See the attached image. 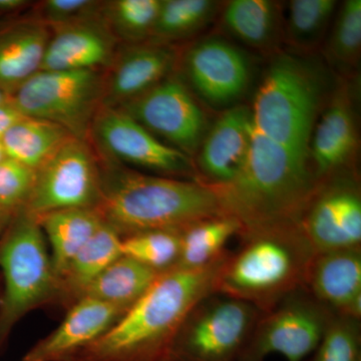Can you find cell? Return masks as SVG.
<instances>
[{"label":"cell","mask_w":361,"mask_h":361,"mask_svg":"<svg viewBox=\"0 0 361 361\" xmlns=\"http://www.w3.org/2000/svg\"><path fill=\"white\" fill-rule=\"evenodd\" d=\"M262 311L210 294L190 311L171 348V361H240Z\"/></svg>","instance_id":"52a82bcc"},{"label":"cell","mask_w":361,"mask_h":361,"mask_svg":"<svg viewBox=\"0 0 361 361\" xmlns=\"http://www.w3.org/2000/svg\"><path fill=\"white\" fill-rule=\"evenodd\" d=\"M299 225L316 253L361 247V188L356 169L318 180Z\"/></svg>","instance_id":"4fadbf2b"},{"label":"cell","mask_w":361,"mask_h":361,"mask_svg":"<svg viewBox=\"0 0 361 361\" xmlns=\"http://www.w3.org/2000/svg\"><path fill=\"white\" fill-rule=\"evenodd\" d=\"M37 171L6 158L0 161V208L16 213L27 203Z\"/></svg>","instance_id":"836d02e7"},{"label":"cell","mask_w":361,"mask_h":361,"mask_svg":"<svg viewBox=\"0 0 361 361\" xmlns=\"http://www.w3.org/2000/svg\"><path fill=\"white\" fill-rule=\"evenodd\" d=\"M125 313L111 304L82 297L68 308L58 329L37 342L23 361H68L101 338Z\"/></svg>","instance_id":"d6986e66"},{"label":"cell","mask_w":361,"mask_h":361,"mask_svg":"<svg viewBox=\"0 0 361 361\" xmlns=\"http://www.w3.org/2000/svg\"><path fill=\"white\" fill-rule=\"evenodd\" d=\"M331 92L324 70L315 61L296 54L278 52L254 97V128L310 164L311 135Z\"/></svg>","instance_id":"5b68a950"},{"label":"cell","mask_w":361,"mask_h":361,"mask_svg":"<svg viewBox=\"0 0 361 361\" xmlns=\"http://www.w3.org/2000/svg\"><path fill=\"white\" fill-rule=\"evenodd\" d=\"M16 213L7 211L6 209L0 208V239L4 236L6 233L7 227L11 224V219Z\"/></svg>","instance_id":"74e56055"},{"label":"cell","mask_w":361,"mask_h":361,"mask_svg":"<svg viewBox=\"0 0 361 361\" xmlns=\"http://www.w3.org/2000/svg\"><path fill=\"white\" fill-rule=\"evenodd\" d=\"M51 246L52 266L59 279L73 258L104 224L96 209H68L37 217Z\"/></svg>","instance_id":"603a6c76"},{"label":"cell","mask_w":361,"mask_h":361,"mask_svg":"<svg viewBox=\"0 0 361 361\" xmlns=\"http://www.w3.org/2000/svg\"><path fill=\"white\" fill-rule=\"evenodd\" d=\"M180 252L176 269H199L224 256L228 242L239 236L242 225L231 215H220L192 223L180 230Z\"/></svg>","instance_id":"484cf974"},{"label":"cell","mask_w":361,"mask_h":361,"mask_svg":"<svg viewBox=\"0 0 361 361\" xmlns=\"http://www.w3.org/2000/svg\"><path fill=\"white\" fill-rule=\"evenodd\" d=\"M159 276L155 271L122 255L92 282L82 297L111 304L127 312Z\"/></svg>","instance_id":"4316f807"},{"label":"cell","mask_w":361,"mask_h":361,"mask_svg":"<svg viewBox=\"0 0 361 361\" xmlns=\"http://www.w3.org/2000/svg\"><path fill=\"white\" fill-rule=\"evenodd\" d=\"M6 153H4V147H2L1 142H0V161L4 160V159H6Z\"/></svg>","instance_id":"ab89813d"},{"label":"cell","mask_w":361,"mask_h":361,"mask_svg":"<svg viewBox=\"0 0 361 361\" xmlns=\"http://www.w3.org/2000/svg\"><path fill=\"white\" fill-rule=\"evenodd\" d=\"M118 44L103 11L92 18L51 27L42 71H106L115 59Z\"/></svg>","instance_id":"ac0fdd59"},{"label":"cell","mask_w":361,"mask_h":361,"mask_svg":"<svg viewBox=\"0 0 361 361\" xmlns=\"http://www.w3.org/2000/svg\"><path fill=\"white\" fill-rule=\"evenodd\" d=\"M0 351L30 311L58 300L59 279L35 216L20 209L0 239Z\"/></svg>","instance_id":"8992f818"},{"label":"cell","mask_w":361,"mask_h":361,"mask_svg":"<svg viewBox=\"0 0 361 361\" xmlns=\"http://www.w3.org/2000/svg\"><path fill=\"white\" fill-rule=\"evenodd\" d=\"M8 94H6L1 89H0V103L1 102L6 101V99H8Z\"/></svg>","instance_id":"f35d334b"},{"label":"cell","mask_w":361,"mask_h":361,"mask_svg":"<svg viewBox=\"0 0 361 361\" xmlns=\"http://www.w3.org/2000/svg\"><path fill=\"white\" fill-rule=\"evenodd\" d=\"M324 44L327 63L341 78L355 75L361 52L360 0H346L337 8Z\"/></svg>","instance_id":"f546056e"},{"label":"cell","mask_w":361,"mask_h":361,"mask_svg":"<svg viewBox=\"0 0 361 361\" xmlns=\"http://www.w3.org/2000/svg\"><path fill=\"white\" fill-rule=\"evenodd\" d=\"M25 0H0V13H13L21 11L30 4Z\"/></svg>","instance_id":"8d00e7d4"},{"label":"cell","mask_w":361,"mask_h":361,"mask_svg":"<svg viewBox=\"0 0 361 361\" xmlns=\"http://www.w3.org/2000/svg\"><path fill=\"white\" fill-rule=\"evenodd\" d=\"M218 278V293L245 301L262 312L301 288L316 252L299 222L278 223L239 235Z\"/></svg>","instance_id":"3957f363"},{"label":"cell","mask_w":361,"mask_h":361,"mask_svg":"<svg viewBox=\"0 0 361 361\" xmlns=\"http://www.w3.org/2000/svg\"><path fill=\"white\" fill-rule=\"evenodd\" d=\"M360 322L334 313L308 361H361Z\"/></svg>","instance_id":"d6a6232c"},{"label":"cell","mask_w":361,"mask_h":361,"mask_svg":"<svg viewBox=\"0 0 361 361\" xmlns=\"http://www.w3.org/2000/svg\"><path fill=\"white\" fill-rule=\"evenodd\" d=\"M221 13L214 0H161L155 25L148 42L172 45L206 30Z\"/></svg>","instance_id":"f1b7e54d"},{"label":"cell","mask_w":361,"mask_h":361,"mask_svg":"<svg viewBox=\"0 0 361 361\" xmlns=\"http://www.w3.org/2000/svg\"><path fill=\"white\" fill-rule=\"evenodd\" d=\"M182 70L189 89L209 106L223 111L239 104L251 84L248 56L217 35L190 45L182 56Z\"/></svg>","instance_id":"5bb4252c"},{"label":"cell","mask_w":361,"mask_h":361,"mask_svg":"<svg viewBox=\"0 0 361 361\" xmlns=\"http://www.w3.org/2000/svg\"><path fill=\"white\" fill-rule=\"evenodd\" d=\"M101 199L99 157L87 140L71 137L37 170L28 213L40 217L68 209H96Z\"/></svg>","instance_id":"8fae6325"},{"label":"cell","mask_w":361,"mask_h":361,"mask_svg":"<svg viewBox=\"0 0 361 361\" xmlns=\"http://www.w3.org/2000/svg\"><path fill=\"white\" fill-rule=\"evenodd\" d=\"M303 287L332 312L361 320V247L316 253Z\"/></svg>","instance_id":"ffe728a7"},{"label":"cell","mask_w":361,"mask_h":361,"mask_svg":"<svg viewBox=\"0 0 361 361\" xmlns=\"http://www.w3.org/2000/svg\"><path fill=\"white\" fill-rule=\"evenodd\" d=\"M283 23L282 6L272 0H231L222 9L226 32L262 54H278Z\"/></svg>","instance_id":"7402d4cb"},{"label":"cell","mask_w":361,"mask_h":361,"mask_svg":"<svg viewBox=\"0 0 361 361\" xmlns=\"http://www.w3.org/2000/svg\"><path fill=\"white\" fill-rule=\"evenodd\" d=\"M179 54L173 45L145 42L118 47L104 71L103 106L118 108L175 73Z\"/></svg>","instance_id":"e0dca14e"},{"label":"cell","mask_w":361,"mask_h":361,"mask_svg":"<svg viewBox=\"0 0 361 361\" xmlns=\"http://www.w3.org/2000/svg\"><path fill=\"white\" fill-rule=\"evenodd\" d=\"M122 255V237L104 223L59 279L56 301L71 307L82 298L92 282Z\"/></svg>","instance_id":"cb8c5ba5"},{"label":"cell","mask_w":361,"mask_h":361,"mask_svg":"<svg viewBox=\"0 0 361 361\" xmlns=\"http://www.w3.org/2000/svg\"><path fill=\"white\" fill-rule=\"evenodd\" d=\"M99 160L101 199L96 210L122 238L151 230H180L199 220L227 215L217 190L201 180L147 174Z\"/></svg>","instance_id":"7a4b0ae2"},{"label":"cell","mask_w":361,"mask_h":361,"mask_svg":"<svg viewBox=\"0 0 361 361\" xmlns=\"http://www.w3.org/2000/svg\"><path fill=\"white\" fill-rule=\"evenodd\" d=\"M103 4L92 0H47L39 4L37 18L49 28L56 27L101 14Z\"/></svg>","instance_id":"e575fe53"},{"label":"cell","mask_w":361,"mask_h":361,"mask_svg":"<svg viewBox=\"0 0 361 361\" xmlns=\"http://www.w3.org/2000/svg\"><path fill=\"white\" fill-rule=\"evenodd\" d=\"M338 8L336 0H291L284 16L283 42L296 54H310L324 44Z\"/></svg>","instance_id":"83f0119b"},{"label":"cell","mask_w":361,"mask_h":361,"mask_svg":"<svg viewBox=\"0 0 361 361\" xmlns=\"http://www.w3.org/2000/svg\"><path fill=\"white\" fill-rule=\"evenodd\" d=\"M351 82L341 78L325 104L313 129L310 161L316 179L355 168L357 126Z\"/></svg>","instance_id":"2e32d148"},{"label":"cell","mask_w":361,"mask_h":361,"mask_svg":"<svg viewBox=\"0 0 361 361\" xmlns=\"http://www.w3.org/2000/svg\"><path fill=\"white\" fill-rule=\"evenodd\" d=\"M104 71H40L11 96L25 116L61 126L87 140L103 106Z\"/></svg>","instance_id":"ba28073f"},{"label":"cell","mask_w":361,"mask_h":361,"mask_svg":"<svg viewBox=\"0 0 361 361\" xmlns=\"http://www.w3.org/2000/svg\"><path fill=\"white\" fill-rule=\"evenodd\" d=\"M228 251L199 269L161 274L151 288L101 338L68 361H166L190 311L215 293Z\"/></svg>","instance_id":"6da1fadb"},{"label":"cell","mask_w":361,"mask_h":361,"mask_svg":"<svg viewBox=\"0 0 361 361\" xmlns=\"http://www.w3.org/2000/svg\"><path fill=\"white\" fill-rule=\"evenodd\" d=\"M317 182L310 163L254 130L245 167L231 184L214 188L225 213L241 223L243 232L299 222Z\"/></svg>","instance_id":"277c9868"},{"label":"cell","mask_w":361,"mask_h":361,"mask_svg":"<svg viewBox=\"0 0 361 361\" xmlns=\"http://www.w3.org/2000/svg\"><path fill=\"white\" fill-rule=\"evenodd\" d=\"M166 361H171V360H166Z\"/></svg>","instance_id":"60d3db41"},{"label":"cell","mask_w":361,"mask_h":361,"mask_svg":"<svg viewBox=\"0 0 361 361\" xmlns=\"http://www.w3.org/2000/svg\"><path fill=\"white\" fill-rule=\"evenodd\" d=\"M23 114L16 108L11 97L0 103V140L23 118Z\"/></svg>","instance_id":"d590c367"},{"label":"cell","mask_w":361,"mask_h":361,"mask_svg":"<svg viewBox=\"0 0 361 361\" xmlns=\"http://www.w3.org/2000/svg\"><path fill=\"white\" fill-rule=\"evenodd\" d=\"M51 28L39 18L0 30V89L9 97L42 71Z\"/></svg>","instance_id":"44dd1931"},{"label":"cell","mask_w":361,"mask_h":361,"mask_svg":"<svg viewBox=\"0 0 361 361\" xmlns=\"http://www.w3.org/2000/svg\"><path fill=\"white\" fill-rule=\"evenodd\" d=\"M73 137L56 123L23 116L1 137L6 158L39 170Z\"/></svg>","instance_id":"d4e9b609"},{"label":"cell","mask_w":361,"mask_h":361,"mask_svg":"<svg viewBox=\"0 0 361 361\" xmlns=\"http://www.w3.org/2000/svg\"><path fill=\"white\" fill-rule=\"evenodd\" d=\"M254 130L251 106L239 104L222 111L195 156L199 180L215 188L231 184L245 167Z\"/></svg>","instance_id":"9a60e30c"},{"label":"cell","mask_w":361,"mask_h":361,"mask_svg":"<svg viewBox=\"0 0 361 361\" xmlns=\"http://www.w3.org/2000/svg\"><path fill=\"white\" fill-rule=\"evenodd\" d=\"M334 314L301 287L262 312L240 361H265L274 353L303 361L317 348Z\"/></svg>","instance_id":"30bf717a"},{"label":"cell","mask_w":361,"mask_h":361,"mask_svg":"<svg viewBox=\"0 0 361 361\" xmlns=\"http://www.w3.org/2000/svg\"><path fill=\"white\" fill-rule=\"evenodd\" d=\"M118 109L193 160L210 128L205 111L175 73Z\"/></svg>","instance_id":"7c38bea8"},{"label":"cell","mask_w":361,"mask_h":361,"mask_svg":"<svg viewBox=\"0 0 361 361\" xmlns=\"http://www.w3.org/2000/svg\"><path fill=\"white\" fill-rule=\"evenodd\" d=\"M87 141L104 160L165 177L199 180L193 159L160 141L120 109L102 106Z\"/></svg>","instance_id":"9c48e42d"},{"label":"cell","mask_w":361,"mask_h":361,"mask_svg":"<svg viewBox=\"0 0 361 361\" xmlns=\"http://www.w3.org/2000/svg\"><path fill=\"white\" fill-rule=\"evenodd\" d=\"M161 0H113L104 1L103 16L118 42L125 44L148 42Z\"/></svg>","instance_id":"4dcf8cb0"},{"label":"cell","mask_w":361,"mask_h":361,"mask_svg":"<svg viewBox=\"0 0 361 361\" xmlns=\"http://www.w3.org/2000/svg\"><path fill=\"white\" fill-rule=\"evenodd\" d=\"M180 252L178 229L151 230L122 238V254L164 274L177 268Z\"/></svg>","instance_id":"1f68e13d"}]
</instances>
